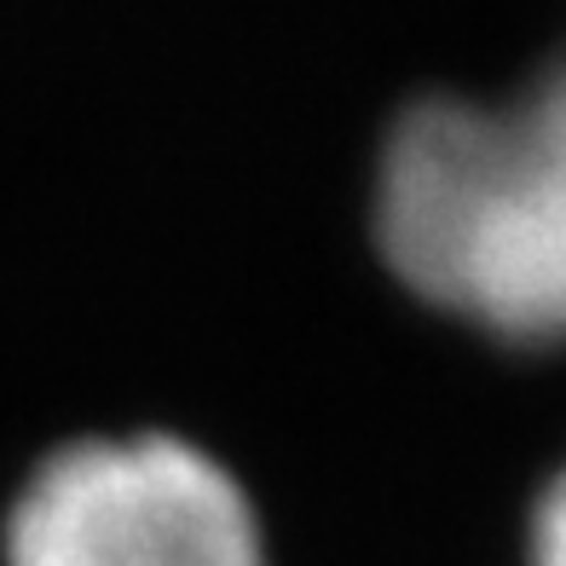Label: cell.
<instances>
[{
	"label": "cell",
	"mask_w": 566,
	"mask_h": 566,
	"mask_svg": "<svg viewBox=\"0 0 566 566\" xmlns=\"http://www.w3.org/2000/svg\"><path fill=\"white\" fill-rule=\"evenodd\" d=\"M532 566H566V462L544 485V497L532 509V537H526Z\"/></svg>",
	"instance_id": "7a4b0ae2"
},
{
	"label": "cell",
	"mask_w": 566,
	"mask_h": 566,
	"mask_svg": "<svg viewBox=\"0 0 566 566\" xmlns=\"http://www.w3.org/2000/svg\"><path fill=\"white\" fill-rule=\"evenodd\" d=\"M12 566H266L249 497L179 440L59 451L12 509Z\"/></svg>",
	"instance_id": "6da1fadb"
}]
</instances>
